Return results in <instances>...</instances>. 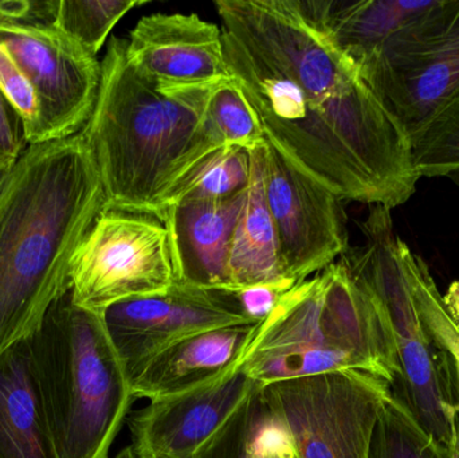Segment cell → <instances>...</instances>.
<instances>
[{
	"mask_svg": "<svg viewBox=\"0 0 459 458\" xmlns=\"http://www.w3.org/2000/svg\"><path fill=\"white\" fill-rule=\"evenodd\" d=\"M230 74L264 136L342 201L406 203L420 179L411 137L353 62L294 0H218Z\"/></svg>",
	"mask_w": 459,
	"mask_h": 458,
	"instance_id": "cell-1",
	"label": "cell"
},
{
	"mask_svg": "<svg viewBox=\"0 0 459 458\" xmlns=\"http://www.w3.org/2000/svg\"><path fill=\"white\" fill-rule=\"evenodd\" d=\"M104 209L81 132L27 145L0 171V355L29 341L70 292L73 258Z\"/></svg>",
	"mask_w": 459,
	"mask_h": 458,
	"instance_id": "cell-2",
	"label": "cell"
},
{
	"mask_svg": "<svg viewBox=\"0 0 459 458\" xmlns=\"http://www.w3.org/2000/svg\"><path fill=\"white\" fill-rule=\"evenodd\" d=\"M214 88L163 93L132 66L126 39L109 40L96 105L81 132L101 177L104 210L163 220L175 188L204 158L223 148L207 120Z\"/></svg>",
	"mask_w": 459,
	"mask_h": 458,
	"instance_id": "cell-3",
	"label": "cell"
},
{
	"mask_svg": "<svg viewBox=\"0 0 459 458\" xmlns=\"http://www.w3.org/2000/svg\"><path fill=\"white\" fill-rule=\"evenodd\" d=\"M239 368L262 387L337 371H364L391 385L399 376L387 315L342 261L281 296Z\"/></svg>",
	"mask_w": 459,
	"mask_h": 458,
	"instance_id": "cell-4",
	"label": "cell"
},
{
	"mask_svg": "<svg viewBox=\"0 0 459 458\" xmlns=\"http://www.w3.org/2000/svg\"><path fill=\"white\" fill-rule=\"evenodd\" d=\"M27 341L58 457L109 458L134 397L102 316L67 293Z\"/></svg>",
	"mask_w": 459,
	"mask_h": 458,
	"instance_id": "cell-5",
	"label": "cell"
},
{
	"mask_svg": "<svg viewBox=\"0 0 459 458\" xmlns=\"http://www.w3.org/2000/svg\"><path fill=\"white\" fill-rule=\"evenodd\" d=\"M361 230L364 244L350 247L340 261L382 306L393 328L399 362L394 397L429 435L452 446V414L459 403L457 374L418 312L410 276L414 253L394 231L387 207L371 206Z\"/></svg>",
	"mask_w": 459,
	"mask_h": 458,
	"instance_id": "cell-6",
	"label": "cell"
},
{
	"mask_svg": "<svg viewBox=\"0 0 459 458\" xmlns=\"http://www.w3.org/2000/svg\"><path fill=\"white\" fill-rule=\"evenodd\" d=\"M353 65L411 134L459 91V0H431Z\"/></svg>",
	"mask_w": 459,
	"mask_h": 458,
	"instance_id": "cell-7",
	"label": "cell"
},
{
	"mask_svg": "<svg viewBox=\"0 0 459 458\" xmlns=\"http://www.w3.org/2000/svg\"><path fill=\"white\" fill-rule=\"evenodd\" d=\"M393 385L364 371H337L262 387V400L299 458H369Z\"/></svg>",
	"mask_w": 459,
	"mask_h": 458,
	"instance_id": "cell-8",
	"label": "cell"
},
{
	"mask_svg": "<svg viewBox=\"0 0 459 458\" xmlns=\"http://www.w3.org/2000/svg\"><path fill=\"white\" fill-rule=\"evenodd\" d=\"M70 298L102 316L115 304L177 282L169 230L143 212L104 210L73 258Z\"/></svg>",
	"mask_w": 459,
	"mask_h": 458,
	"instance_id": "cell-9",
	"label": "cell"
},
{
	"mask_svg": "<svg viewBox=\"0 0 459 458\" xmlns=\"http://www.w3.org/2000/svg\"><path fill=\"white\" fill-rule=\"evenodd\" d=\"M0 42L37 94L38 124L29 145L82 132L101 82L97 56L51 23L0 24Z\"/></svg>",
	"mask_w": 459,
	"mask_h": 458,
	"instance_id": "cell-10",
	"label": "cell"
},
{
	"mask_svg": "<svg viewBox=\"0 0 459 458\" xmlns=\"http://www.w3.org/2000/svg\"><path fill=\"white\" fill-rule=\"evenodd\" d=\"M264 177L283 266L299 284L350 249L342 201L291 163L269 139L264 147Z\"/></svg>",
	"mask_w": 459,
	"mask_h": 458,
	"instance_id": "cell-11",
	"label": "cell"
},
{
	"mask_svg": "<svg viewBox=\"0 0 459 458\" xmlns=\"http://www.w3.org/2000/svg\"><path fill=\"white\" fill-rule=\"evenodd\" d=\"M129 379L172 344L218 328L256 325L235 292L175 282L163 292L121 301L102 315Z\"/></svg>",
	"mask_w": 459,
	"mask_h": 458,
	"instance_id": "cell-12",
	"label": "cell"
},
{
	"mask_svg": "<svg viewBox=\"0 0 459 458\" xmlns=\"http://www.w3.org/2000/svg\"><path fill=\"white\" fill-rule=\"evenodd\" d=\"M261 390L238 368L190 392L148 401L129 416L131 448L139 458H202Z\"/></svg>",
	"mask_w": 459,
	"mask_h": 458,
	"instance_id": "cell-13",
	"label": "cell"
},
{
	"mask_svg": "<svg viewBox=\"0 0 459 458\" xmlns=\"http://www.w3.org/2000/svg\"><path fill=\"white\" fill-rule=\"evenodd\" d=\"M126 56L134 70L163 93L232 80L222 30L198 13L143 16L126 39Z\"/></svg>",
	"mask_w": 459,
	"mask_h": 458,
	"instance_id": "cell-14",
	"label": "cell"
},
{
	"mask_svg": "<svg viewBox=\"0 0 459 458\" xmlns=\"http://www.w3.org/2000/svg\"><path fill=\"white\" fill-rule=\"evenodd\" d=\"M245 199L246 193L225 201H183L167 210L163 222L178 282L229 290L230 246Z\"/></svg>",
	"mask_w": 459,
	"mask_h": 458,
	"instance_id": "cell-15",
	"label": "cell"
},
{
	"mask_svg": "<svg viewBox=\"0 0 459 458\" xmlns=\"http://www.w3.org/2000/svg\"><path fill=\"white\" fill-rule=\"evenodd\" d=\"M256 327L235 325L206 331L159 352L132 378L134 401L182 394L238 370Z\"/></svg>",
	"mask_w": 459,
	"mask_h": 458,
	"instance_id": "cell-16",
	"label": "cell"
},
{
	"mask_svg": "<svg viewBox=\"0 0 459 458\" xmlns=\"http://www.w3.org/2000/svg\"><path fill=\"white\" fill-rule=\"evenodd\" d=\"M264 147L250 152V185L230 246L228 274L231 292L255 285H277L289 290L296 285L286 274L277 230L264 195Z\"/></svg>",
	"mask_w": 459,
	"mask_h": 458,
	"instance_id": "cell-17",
	"label": "cell"
},
{
	"mask_svg": "<svg viewBox=\"0 0 459 458\" xmlns=\"http://www.w3.org/2000/svg\"><path fill=\"white\" fill-rule=\"evenodd\" d=\"M0 458H59L27 341L0 355Z\"/></svg>",
	"mask_w": 459,
	"mask_h": 458,
	"instance_id": "cell-18",
	"label": "cell"
},
{
	"mask_svg": "<svg viewBox=\"0 0 459 458\" xmlns=\"http://www.w3.org/2000/svg\"><path fill=\"white\" fill-rule=\"evenodd\" d=\"M251 177L248 151L223 147L204 158L169 196L167 210L183 201H225L246 193ZM166 214V212H164ZM164 218V217H163Z\"/></svg>",
	"mask_w": 459,
	"mask_h": 458,
	"instance_id": "cell-19",
	"label": "cell"
},
{
	"mask_svg": "<svg viewBox=\"0 0 459 458\" xmlns=\"http://www.w3.org/2000/svg\"><path fill=\"white\" fill-rule=\"evenodd\" d=\"M369 458H453V454L452 446L429 435L391 393L377 417Z\"/></svg>",
	"mask_w": 459,
	"mask_h": 458,
	"instance_id": "cell-20",
	"label": "cell"
},
{
	"mask_svg": "<svg viewBox=\"0 0 459 458\" xmlns=\"http://www.w3.org/2000/svg\"><path fill=\"white\" fill-rule=\"evenodd\" d=\"M410 137L415 171L420 177H447L459 169V91Z\"/></svg>",
	"mask_w": 459,
	"mask_h": 458,
	"instance_id": "cell-21",
	"label": "cell"
},
{
	"mask_svg": "<svg viewBox=\"0 0 459 458\" xmlns=\"http://www.w3.org/2000/svg\"><path fill=\"white\" fill-rule=\"evenodd\" d=\"M145 4L143 0H56L51 24L97 56L118 21Z\"/></svg>",
	"mask_w": 459,
	"mask_h": 458,
	"instance_id": "cell-22",
	"label": "cell"
},
{
	"mask_svg": "<svg viewBox=\"0 0 459 458\" xmlns=\"http://www.w3.org/2000/svg\"><path fill=\"white\" fill-rule=\"evenodd\" d=\"M207 120L223 147L251 152L266 144L261 121L234 78L215 86L207 107Z\"/></svg>",
	"mask_w": 459,
	"mask_h": 458,
	"instance_id": "cell-23",
	"label": "cell"
},
{
	"mask_svg": "<svg viewBox=\"0 0 459 458\" xmlns=\"http://www.w3.org/2000/svg\"><path fill=\"white\" fill-rule=\"evenodd\" d=\"M412 290L420 319L425 323L430 335L439 347L446 352L455 365L459 392V328L447 311L444 296L439 293L430 271L422 258L412 255L410 263ZM459 406V403H458Z\"/></svg>",
	"mask_w": 459,
	"mask_h": 458,
	"instance_id": "cell-24",
	"label": "cell"
},
{
	"mask_svg": "<svg viewBox=\"0 0 459 458\" xmlns=\"http://www.w3.org/2000/svg\"><path fill=\"white\" fill-rule=\"evenodd\" d=\"M261 392L243 408L202 458H266L264 429L270 413L262 400Z\"/></svg>",
	"mask_w": 459,
	"mask_h": 458,
	"instance_id": "cell-25",
	"label": "cell"
},
{
	"mask_svg": "<svg viewBox=\"0 0 459 458\" xmlns=\"http://www.w3.org/2000/svg\"><path fill=\"white\" fill-rule=\"evenodd\" d=\"M0 91L18 115L29 145L38 124L37 94L3 42H0Z\"/></svg>",
	"mask_w": 459,
	"mask_h": 458,
	"instance_id": "cell-26",
	"label": "cell"
},
{
	"mask_svg": "<svg viewBox=\"0 0 459 458\" xmlns=\"http://www.w3.org/2000/svg\"><path fill=\"white\" fill-rule=\"evenodd\" d=\"M26 147L21 120L0 91V171L13 166Z\"/></svg>",
	"mask_w": 459,
	"mask_h": 458,
	"instance_id": "cell-27",
	"label": "cell"
},
{
	"mask_svg": "<svg viewBox=\"0 0 459 458\" xmlns=\"http://www.w3.org/2000/svg\"><path fill=\"white\" fill-rule=\"evenodd\" d=\"M285 292H288V289L277 285H255V287L237 290L235 295L246 316L254 324H259L269 316L270 312L277 306L278 300Z\"/></svg>",
	"mask_w": 459,
	"mask_h": 458,
	"instance_id": "cell-28",
	"label": "cell"
},
{
	"mask_svg": "<svg viewBox=\"0 0 459 458\" xmlns=\"http://www.w3.org/2000/svg\"><path fill=\"white\" fill-rule=\"evenodd\" d=\"M56 0H0V24L51 23Z\"/></svg>",
	"mask_w": 459,
	"mask_h": 458,
	"instance_id": "cell-29",
	"label": "cell"
},
{
	"mask_svg": "<svg viewBox=\"0 0 459 458\" xmlns=\"http://www.w3.org/2000/svg\"><path fill=\"white\" fill-rule=\"evenodd\" d=\"M264 456L266 458H299L290 438L282 427L273 419L272 414L264 429Z\"/></svg>",
	"mask_w": 459,
	"mask_h": 458,
	"instance_id": "cell-30",
	"label": "cell"
},
{
	"mask_svg": "<svg viewBox=\"0 0 459 458\" xmlns=\"http://www.w3.org/2000/svg\"><path fill=\"white\" fill-rule=\"evenodd\" d=\"M445 304L447 311L452 315L453 320L459 328V280L452 282L447 288L446 295L444 296Z\"/></svg>",
	"mask_w": 459,
	"mask_h": 458,
	"instance_id": "cell-31",
	"label": "cell"
},
{
	"mask_svg": "<svg viewBox=\"0 0 459 458\" xmlns=\"http://www.w3.org/2000/svg\"><path fill=\"white\" fill-rule=\"evenodd\" d=\"M452 454L453 458H459V406L452 414Z\"/></svg>",
	"mask_w": 459,
	"mask_h": 458,
	"instance_id": "cell-32",
	"label": "cell"
},
{
	"mask_svg": "<svg viewBox=\"0 0 459 458\" xmlns=\"http://www.w3.org/2000/svg\"><path fill=\"white\" fill-rule=\"evenodd\" d=\"M113 458H139L134 454V449L131 448V446H128V448L123 449V451L118 452L117 454H116Z\"/></svg>",
	"mask_w": 459,
	"mask_h": 458,
	"instance_id": "cell-33",
	"label": "cell"
},
{
	"mask_svg": "<svg viewBox=\"0 0 459 458\" xmlns=\"http://www.w3.org/2000/svg\"><path fill=\"white\" fill-rule=\"evenodd\" d=\"M447 177H449V179L452 180V182L459 188V169L450 172V174L447 175Z\"/></svg>",
	"mask_w": 459,
	"mask_h": 458,
	"instance_id": "cell-34",
	"label": "cell"
}]
</instances>
